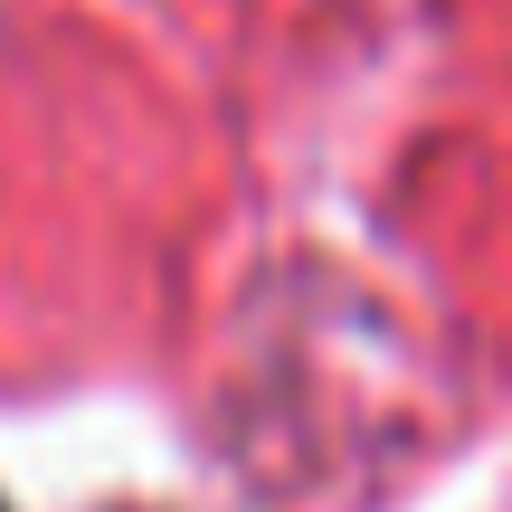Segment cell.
Segmentation results:
<instances>
[{
	"mask_svg": "<svg viewBox=\"0 0 512 512\" xmlns=\"http://www.w3.org/2000/svg\"><path fill=\"white\" fill-rule=\"evenodd\" d=\"M0 512H10V503H0Z\"/></svg>",
	"mask_w": 512,
	"mask_h": 512,
	"instance_id": "obj_1",
	"label": "cell"
}]
</instances>
